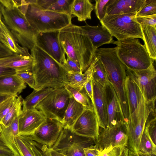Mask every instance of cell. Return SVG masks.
<instances>
[{
  "label": "cell",
  "mask_w": 156,
  "mask_h": 156,
  "mask_svg": "<svg viewBox=\"0 0 156 156\" xmlns=\"http://www.w3.org/2000/svg\"><path fill=\"white\" fill-rule=\"evenodd\" d=\"M2 7L3 5L0 2V18L2 16Z\"/></svg>",
  "instance_id": "obj_55"
},
{
  "label": "cell",
  "mask_w": 156,
  "mask_h": 156,
  "mask_svg": "<svg viewBox=\"0 0 156 156\" xmlns=\"http://www.w3.org/2000/svg\"><path fill=\"white\" fill-rule=\"evenodd\" d=\"M1 136L5 143L14 153L15 156H20L15 140V136L18 135V116L13 120L11 124L5 127L0 123Z\"/></svg>",
  "instance_id": "obj_23"
},
{
  "label": "cell",
  "mask_w": 156,
  "mask_h": 156,
  "mask_svg": "<svg viewBox=\"0 0 156 156\" xmlns=\"http://www.w3.org/2000/svg\"><path fill=\"white\" fill-rule=\"evenodd\" d=\"M21 57L20 55L14 54L10 56L0 58V76L15 74L16 72L14 69L5 66L9 63L19 59Z\"/></svg>",
  "instance_id": "obj_37"
},
{
  "label": "cell",
  "mask_w": 156,
  "mask_h": 156,
  "mask_svg": "<svg viewBox=\"0 0 156 156\" xmlns=\"http://www.w3.org/2000/svg\"><path fill=\"white\" fill-rule=\"evenodd\" d=\"M117 47L100 48L95 50V57L102 64L109 82L113 87L119 101L124 120L129 115L128 105L125 89L127 75L126 66L119 58Z\"/></svg>",
  "instance_id": "obj_3"
},
{
  "label": "cell",
  "mask_w": 156,
  "mask_h": 156,
  "mask_svg": "<svg viewBox=\"0 0 156 156\" xmlns=\"http://www.w3.org/2000/svg\"><path fill=\"white\" fill-rule=\"evenodd\" d=\"M156 14V0H145L141 8L136 13V17Z\"/></svg>",
  "instance_id": "obj_38"
},
{
  "label": "cell",
  "mask_w": 156,
  "mask_h": 156,
  "mask_svg": "<svg viewBox=\"0 0 156 156\" xmlns=\"http://www.w3.org/2000/svg\"><path fill=\"white\" fill-rule=\"evenodd\" d=\"M14 54L11 50L0 42V58L10 56Z\"/></svg>",
  "instance_id": "obj_49"
},
{
  "label": "cell",
  "mask_w": 156,
  "mask_h": 156,
  "mask_svg": "<svg viewBox=\"0 0 156 156\" xmlns=\"http://www.w3.org/2000/svg\"><path fill=\"white\" fill-rule=\"evenodd\" d=\"M122 147H110L101 151L100 156H119Z\"/></svg>",
  "instance_id": "obj_45"
},
{
  "label": "cell",
  "mask_w": 156,
  "mask_h": 156,
  "mask_svg": "<svg viewBox=\"0 0 156 156\" xmlns=\"http://www.w3.org/2000/svg\"><path fill=\"white\" fill-rule=\"evenodd\" d=\"M139 152L147 156H156V145L152 140L145 127L140 140Z\"/></svg>",
  "instance_id": "obj_34"
},
{
  "label": "cell",
  "mask_w": 156,
  "mask_h": 156,
  "mask_svg": "<svg viewBox=\"0 0 156 156\" xmlns=\"http://www.w3.org/2000/svg\"><path fill=\"white\" fill-rule=\"evenodd\" d=\"M64 126L57 120L46 119L30 136L37 142L51 147L57 140Z\"/></svg>",
  "instance_id": "obj_14"
},
{
  "label": "cell",
  "mask_w": 156,
  "mask_h": 156,
  "mask_svg": "<svg viewBox=\"0 0 156 156\" xmlns=\"http://www.w3.org/2000/svg\"><path fill=\"white\" fill-rule=\"evenodd\" d=\"M156 110L155 102L147 103L142 95L136 109L124 123L128 137V147L135 153L139 152L140 139L152 112Z\"/></svg>",
  "instance_id": "obj_7"
},
{
  "label": "cell",
  "mask_w": 156,
  "mask_h": 156,
  "mask_svg": "<svg viewBox=\"0 0 156 156\" xmlns=\"http://www.w3.org/2000/svg\"><path fill=\"white\" fill-rule=\"evenodd\" d=\"M100 126L94 109H85L72 126L73 132L79 135L98 140Z\"/></svg>",
  "instance_id": "obj_15"
},
{
  "label": "cell",
  "mask_w": 156,
  "mask_h": 156,
  "mask_svg": "<svg viewBox=\"0 0 156 156\" xmlns=\"http://www.w3.org/2000/svg\"><path fill=\"white\" fill-rule=\"evenodd\" d=\"M34 59L29 53L23 55L20 59L10 62L5 67L14 69L16 72L32 71Z\"/></svg>",
  "instance_id": "obj_32"
},
{
  "label": "cell",
  "mask_w": 156,
  "mask_h": 156,
  "mask_svg": "<svg viewBox=\"0 0 156 156\" xmlns=\"http://www.w3.org/2000/svg\"><path fill=\"white\" fill-rule=\"evenodd\" d=\"M36 2V0H21L18 8L37 33L60 30L72 23V16L45 9Z\"/></svg>",
  "instance_id": "obj_4"
},
{
  "label": "cell",
  "mask_w": 156,
  "mask_h": 156,
  "mask_svg": "<svg viewBox=\"0 0 156 156\" xmlns=\"http://www.w3.org/2000/svg\"><path fill=\"white\" fill-rule=\"evenodd\" d=\"M95 144L101 151L110 147H128V137L124 121L111 128L100 129Z\"/></svg>",
  "instance_id": "obj_13"
},
{
  "label": "cell",
  "mask_w": 156,
  "mask_h": 156,
  "mask_svg": "<svg viewBox=\"0 0 156 156\" xmlns=\"http://www.w3.org/2000/svg\"><path fill=\"white\" fill-rule=\"evenodd\" d=\"M37 144L41 150L42 156H51L50 149L48 147L45 145L41 144L38 143Z\"/></svg>",
  "instance_id": "obj_50"
},
{
  "label": "cell",
  "mask_w": 156,
  "mask_h": 156,
  "mask_svg": "<svg viewBox=\"0 0 156 156\" xmlns=\"http://www.w3.org/2000/svg\"><path fill=\"white\" fill-rule=\"evenodd\" d=\"M93 104L100 128H106L107 112L105 93L104 87L95 81L92 77Z\"/></svg>",
  "instance_id": "obj_18"
},
{
  "label": "cell",
  "mask_w": 156,
  "mask_h": 156,
  "mask_svg": "<svg viewBox=\"0 0 156 156\" xmlns=\"http://www.w3.org/2000/svg\"><path fill=\"white\" fill-rule=\"evenodd\" d=\"M81 27L96 49L103 45L110 44L113 40V36L109 31L99 24L97 26H92L86 22L85 26Z\"/></svg>",
  "instance_id": "obj_20"
},
{
  "label": "cell",
  "mask_w": 156,
  "mask_h": 156,
  "mask_svg": "<svg viewBox=\"0 0 156 156\" xmlns=\"http://www.w3.org/2000/svg\"><path fill=\"white\" fill-rule=\"evenodd\" d=\"M0 42L14 54H26L29 50L20 46L15 41L12 34L0 18Z\"/></svg>",
  "instance_id": "obj_24"
},
{
  "label": "cell",
  "mask_w": 156,
  "mask_h": 156,
  "mask_svg": "<svg viewBox=\"0 0 156 156\" xmlns=\"http://www.w3.org/2000/svg\"><path fill=\"white\" fill-rule=\"evenodd\" d=\"M85 156H100L101 151L96 144L83 149Z\"/></svg>",
  "instance_id": "obj_46"
},
{
  "label": "cell",
  "mask_w": 156,
  "mask_h": 156,
  "mask_svg": "<svg viewBox=\"0 0 156 156\" xmlns=\"http://www.w3.org/2000/svg\"><path fill=\"white\" fill-rule=\"evenodd\" d=\"M85 109L82 105L76 101L71 95L63 119L64 126L71 129Z\"/></svg>",
  "instance_id": "obj_28"
},
{
  "label": "cell",
  "mask_w": 156,
  "mask_h": 156,
  "mask_svg": "<svg viewBox=\"0 0 156 156\" xmlns=\"http://www.w3.org/2000/svg\"><path fill=\"white\" fill-rule=\"evenodd\" d=\"M94 6L89 0H73L70 8L71 15L76 16L79 21L91 19Z\"/></svg>",
  "instance_id": "obj_26"
},
{
  "label": "cell",
  "mask_w": 156,
  "mask_h": 156,
  "mask_svg": "<svg viewBox=\"0 0 156 156\" xmlns=\"http://www.w3.org/2000/svg\"><path fill=\"white\" fill-rule=\"evenodd\" d=\"M92 76L95 81L104 87L109 82L104 67L98 59L94 66Z\"/></svg>",
  "instance_id": "obj_36"
},
{
  "label": "cell",
  "mask_w": 156,
  "mask_h": 156,
  "mask_svg": "<svg viewBox=\"0 0 156 156\" xmlns=\"http://www.w3.org/2000/svg\"><path fill=\"white\" fill-rule=\"evenodd\" d=\"M83 88L90 98L93 105V100L92 76L85 83Z\"/></svg>",
  "instance_id": "obj_48"
},
{
  "label": "cell",
  "mask_w": 156,
  "mask_h": 156,
  "mask_svg": "<svg viewBox=\"0 0 156 156\" xmlns=\"http://www.w3.org/2000/svg\"><path fill=\"white\" fill-rule=\"evenodd\" d=\"M15 140L20 156H42L37 143L30 136L18 135Z\"/></svg>",
  "instance_id": "obj_22"
},
{
  "label": "cell",
  "mask_w": 156,
  "mask_h": 156,
  "mask_svg": "<svg viewBox=\"0 0 156 156\" xmlns=\"http://www.w3.org/2000/svg\"><path fill=\"white\" fill-rule=\"evenodd\" d=\"M71 95L65 87L55 89L38 103L36 108L46 119L57 120L62 123Z\"/></svg>",
  "instance_id": "obj_10"
},
{
  "label": "cell",
  "mask_w": 156,
  "mask_h": 156,
  "mask_svg": "<svg viewBox=\"0 0 156 156\" xmlns=\"http://www.w3.org/2000/svg\"><path fill=\"white\" fill-rule=\"evenodd\" d=\"M23 99L21 95L18 96L11 109L0 122L5 127L10 126L22 110Z\"/></svg>",
  "instance_id": "obj_35"
},
{
  "label": "cell",
  "mask_w": 156,
  "mask_h": 156,
  "mask_svg": "<svg viewBox=\"0 0 156 156\" xmlns=\"http://www.w3.org/2000/svg\"><path fill=\"white\" fill-rule=\"evenodd\" d=\"M136 20L140 25L156 27V14L142 17H136Z\"/></svg>",
  "instance_id": "obj_44"
},
{
  "label": "cell",
  "mask_w": 156,
  "mask_h": 156,
  "mask_svg": "<svg viewBox=\"0 0 156 156\" xmlns=\"http://www.w3.org/2000/svg\"><path fill=\"white\" fill-rule=\"evenodd\" d=\"M145 127L154 144L156 145V118L151 116L148 119Z\"/></svg>",
  "instance_id": "obj_42"
},
{
  "label": "cell",
  "mask_w": 156,
  "mask_h": 156,
  "mask_svg": "<svg viewBox=\"0 0 156 156\" xmlns=\"http://www.w3.org/2000/svg\"><path fill=\"white\" fill-rule=\"evenodd\" d=\"M18 96H13L0 104V122L10 111Z\"/></svg>",
  "instance_id": "obj_39"
},
{
  "label": "cell",
  "mask_w": 156,
  "mask_h": 156,
  "mask_svg": "<svg viewBox=\"0 0 156 156\" xmlns=\"http://www.w3.org/2000/svg\"><path fill=\"white\" fill-rule=\"evenodd\" d=\"M14 95L0 94V104L10 97Z\"/></svg>",
  "instance_id": "obj_52"
},
{
  "label": "cell",
  "mask_w": 156,
  "mask_h": 156,
  "mask_svg": "<svg viewBox=\"0 0 156 156\" xmlns=\"http://www.w3.org/2000/svg\"><path fill=\"white\" fill-rule=\"evenodd\" d=\"M1 129H0V138L1 137Z\"/></svg>",
  "instance_id": "obj_56"
},
{
  "label": "cell",
  "mask_w": 156,
  "mask_h": 156,
  "mask_svg": "<svg viewBox=\"0 0 156 156\" xmlns=\"http://www.w3.org/2000/svg\"><path fill=\"white\" fill-rule=\"evenodd\" d=\"M55 89L46 87L39 90H34L33 92L23 99L22 110L36 109L37 105Z\"/></svg>",
  "instance_id": "obj_31"
},
{
  "label": "cell",
  "mask_w": 156,
  "mask_h": 156,
  "mask_svg": "<svg viewBox=\"0 0 156 156\" xmlns=\"http://www.w3.org/2000/svg\"><path fill=\"white\" fill-rule=\"evenodd\" d=\"M104 87L108 116L107 128H111L121 120L124 121V119L119 101L112 85L109 82Z\"/></svg>",
  "instance_id": "obj_17"
},
{
  "label": "cell",
  "mask_w": 156,
  "mask_h": 156,
  "mask_svg": "<svg viewBox=\"0 0 156 156\" xmlns=\"http://www.w3.org/2000/svg\"><path fill=\"white\" fill-rule=\"evenodd\" d=\"M73 0H36V3L49 11L72 16L70 8Z\"/></svg>",
  "instance_id": "obj_27"
},
{
  "label": "cell",
  "mask_w": 156,
  "mask_h": 156,
  "mask_svg": "<svg viewBox=\"0 0 156 156\" xmlns=\"http://www.w3.org/2000/svg\"><path fill=\"white\" fill-rule=\"evenodd\" d=\"M15 75L31 88L35 90V79L32 71L18 72H16Z\"/></svg>",
  "instance_id": "obj_41"
},
{
  "label": "cell",
  "mask_w": 156,
  "mask_h": 156,
  "mask_svg": "<svg viewBox=\"0 0 156 156\" xmlns=\"http://www.w3.org/2000/svg\"><path fill=\"white\" fill-rule=\"evenodd\" d=\"M2 13L3 21L16 41L21 47L30 50L35 45L34 39L37 33L30 25L24 14L16 7L3 6Z\"/></svg>",
  "instance_id": "obj_5"
},
{
  "label": "cell",
  "mask_w": 156,
  "mask_h": 156,
  "mask_svg": "<svg viewBox=\"0 0 156 156\" xmlns=\"http://www.w3.org/2000/svg\"><path fill=\"white\" fill-rule=\"evenodd\" d=\"M71 95L86 109H94L91 101L84 88L79 89L67 85L65 87Z\"/></svg>",
  "instance_id": "obj_33"
},
{
  "label": "cell",
  "mask_w": 156,
  "mask_h": 156,
  "mask_svg": "<svg viewBox=\"0 0 156 156\" xmlns=\"http://www.w3.org/2000/svg\"><path fill=\"white\" fill-rule=\"evenodd\" d=\"M129 149L128 147H122L119 156H128Z\"/></svg>",
  "instance_id": "obj_51"
},
{
  "label": "cell",
  "mask_w": 156,
  "mask_h": 156,
  "mask_svg": "<svg viewBox=\"0 0 156 156\" xmlns=\"http://www.w3.org/2000/svg\"><path fill=\"white\" fill-rule=\"evenodd\" d=\"M145 0H109L106 8V15L136 13Z\"/></svg>",
  "instance_id": "obj_19"
},
{
  "label": "cell",
  "mask_w": 156,
  "mask_h": 156,
  "mask_svg": "<svg viewBox=\"0 0 156 156\" xmlns=\"http://www.w3.org/2000/svg\"><path fill=\"white\" fill-rule=\"evenodd\" d=\"M109 0H96L94 7L96 15L100 21L106 15V6Z\"/></svg>",
  "instance_id": "obj_40"
},
{
  "label": "cell",
  "mask_w": 156,
  "mask_h": 156,
  "mask_svg": "<svg viewBox=\"0 0 156 156\" xmlns=\"http://www.w3.org/2000/svg\"><path fill=\"white\" fill-rule=\"evenodd\" d=\"M60 30L37 33L35 45L49 55L59 64L66 62L65 53L59 38Z\"/></svg>",
  "instance_id": "obj_12"
},
{
  "label": "cell",
  "mask_w": 156,
  "mask_h": 156,
  "mask_svg": "<svg viewBox=\"0 0 156 156\" xmlns=\"http://www.w3.org/2000/svg\"><path fill=\"white\" fill-rule=\"evenodd\" d=\"M136 13L106 15L100 22L117 40L133 38L143 40L140 25L136 20Z\"/></svg>",
  "instance_id": "obj_8"
},
{
  "label": "cell",
  "mask_w": 156,
  "mask_h": 156,
  "mask_svg": "<svg viewBox=\"0 0 156 156\" xmlns=\"http://www.w3.org/2000/svg\"><path fill=\"white\" fill-rule=\"evenodd\" d=\"M0 156H15L1 137L0 138Z\"/></svg>",
  "instance_id": "obj_47"
},
{
  "label": "cell",
  "mask_w": 156,
  "mask_h": 156,
  "mask_svg": "<svg viewBox=\"0 0 156 156\" xmlns=\"http://www.w3.org/2000/svg\"><path fill=\"white\" fill-rule=\"evenodd\" d=\"M69 73H83L78 65L74 61L67 57L66 62L62 64Z\"/></svg>",
  "instance_id": "obj_43"
},
{
  "label": "cell",
  "mask_w": 156,
  "mask_h": 156,
  "mask_svg": "<svg viewBox=\"0 0 156 156\" xmlns=\"http://www.w3.org/2000/svg\"><path fill=\"white\" fill-rule=\"evenodd\" d=\"M110 44L116 45L117 55L127 68L144 69L153 63L145 45L142 44L138 38L113 40Z\"/></svg>",
  "instance_id": "obj_6"
},
{
  "label": "cell",
  "mask_w": 156,
  "mask_h": 156,
  "mask_svg": "<svg viewBox=\"0 0 156 156\" xmlns=\"http://www.w3.org/2000/svg\"><path fill=\"white\" fill-rule=\"evenodd\" d=\"M46 119L37 109L21 110L18 115V135L30 136Z\"/></svg>",
  "instance_id": "obj_16"
},
{
  "label": "cell",
  "mask_w": 156,
  "mask_h": 156,
  "mask_svg": "<svg viewBox=\"0 0 156 156\" xmlns=\"http://www.w3.org/2000/svg\"><path fill=\"white\" fill-rule=\"evenodd\" d=\"M128 76L137 85L146 101L155 102L156 99V71L153 63L148 68L135 70L126 67Z\"/></svg>",
  "instance_id": "obj_11"
},
{
  "label": "cell",
  "mask_w": 156,
  "mask_h": 156,
  "mask_svg": "<svg viewBox=\"0 0 156 156\" xmlns=\"http://www.w3.org/2000/svg\"><path fill=\"white\" fill-rule=\"evenodd\" d=\"M30 52L34 59L32 72L35 90L48 87L55 89L67 85L68 72L63 65L35 45Z\"/></svg>",
  "instance_id": "obj_2"
},
{
  "label": "cell",
  "mask_w": 156,
  "mask_h": 156,
  "mask_svg": "<svg viewBox=\"0 0 156 156\" xmlns=\"http://www.w3.org/2000/svg\"><path fill=\"white\" fill-rule=\"evenodd\" d=\"M128 156H149L144 154L140 152L135 153L129 150Z\"/></svg>",
  "instance_id": "obj_53"
},
{
  "label": "cell",
  "mask_w": 156,
  "mask_h": 156,
  "mask_svg": "<svg viewBox=\"0 0 156 156\" xmlns=\"http://www.w3.org/2000/svg\"><path fill=\"white\" fill-rule=\"evenodd\" d=\"M144 45L151 58L156 59V27L141 24Z\"/></svg>",
  "instance_id": "obj_30"
},
{
  "label": "cell",
  "mask_w": 156,
  "mask_h": 156,
  "mask_svg": "<svg viewBox=\"0 0 156 156\" xmlns=\"http://www.w3.org/2000/svg\"><path fill=\"white\" fill-rule=\"evenodd\" d=\"M96 141L93 138L77 135L71 128L64 126L56 142L49 148L65 156H85L83 149L95 144Z\"/></svg>",
  "instance_id": "obj_9"
},
{
  "label": "cell",
  "mask_w": 156,
  "mask_h": 156,
  "mask_svg": "<svg viewBox=\"0 0 156 156\" xmlns=\"http://www.w3.org/2000/svg\"><path fill=\"white\" fill-rule=\"evenodd\" d=\"M59 38L67 57L85 72L95 58L96 49L83 30L72 23L60 30Z\"/></svg>",
  "instance_id": "obj_1"
},
{
  "label": "cell",
  "mask_w": 156,
  "mask_h": 156,
  "mask_svg": "<svg viewBox=\"0 0 156 156\" xmlns=\"http://www.w3.org/2000/svg\"><path fill=\"white\" fill-rule=\"evenodd\" d=\"M125 89L129 115L136 108L142 94L136 84L127 75L125 82Z\"/></svg>",
  "instance_id": "obj_25"
},
{
  "label": "cell",
  "mask_w": 156,
  "mask_h": 156,
  "mask_svg": "<svg viewBox=\"0 0 156 156\" xmlns=\"http://www.w3.org/2000/svg\"><path fill=\"white\" fill-rule=\"evenodd\" d=\"M51 156H65L63 154L51 149L49 148Z\"/></svg>",
  "instance_id": "obj_54"
},
{
  "label": "cell",
  "mask_w": 156,
  "mask_h": 156,
  "mask_svg": "<svg viewBox=\"0 0 156 156\" xmlns=\"http://www.w3.org/2000/svg\"><path fill=\"white\" fill-rule=\"evenodd\" d=\"M26 87V83L15 74L0 76V94L18 96Z\"/></svg>",
  "instance_id": "obj_21"
},
{
  "label": "cell",
  "mask_w": 156,
  "mask_h": 156,
  "mask_svg": "<svg viewBox=\"0 0 156 156\" xmlns=\"http://www.w3.org/2000/svg\"><path fill=\"white\" fill-rule=\"evenodd\" d=\"M98 60L95 57L90 66L84 73H69L66 76L67 85L74 88L82 89L83 88L85 83L92 76L94 66Z\"/></svg>",
  "instance_id": "obj_29"
}]
</instances>
